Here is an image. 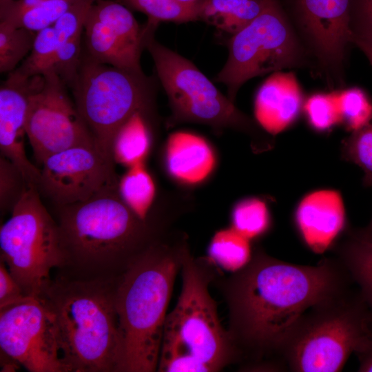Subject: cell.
<instances>
[{"mask_svg":"<svg viewBox=\"0 0 372 372\" xmlns=\"http://www.w3.org/2000/svg\"><path fill=\"white\" fill-rule=\"evenodd\" d=\"M30 186L20 169L10 160L1 155V213L12 211Z\"/></svg>","mask_w":372,"mask_h":372,"instance_id":"4dcf8cb0","label":"cell"},{"mask_svg":"<svg viewBox=\"0 0 372 372\" xmlns=\"http://www.w3.org/2000/svg\"><path fill=\"white\" fill-rule=\"evenodd\" d=\"M304 58L301 41L279 0H270L260 15L231 36L227 61L215 80L226 85L234 103L249 79L298 66Z\"/></svg>","mask_w":372,"mask_h":372,"instance_id":"30bf717a","label":"cell"},{"mask_svg":"<svg viewBox=\"0 0 372 372\" xmlns=\"http://www.w3.org/2000/svg\"><path fill=\"white\" fill-rule=\"evenodd\" d=\"M249 242L232 227L218 231L208 247L209 258L225 271L238 272L252 258Z\"/></svg>","mask_w":372,"mask_h":372,"instance_id":"7402d4cb","label":"cell"},{"mask_svg":"<svg viewBox=\"0 0 372 372\" xmlns=\"http://www.w3.org/2000/svg\"><path fill=\"white\" fill-rule=\"evenodd\" d=\"M87 56L92 59L136 73H143L141 56L146 30L120 2L96 0L83 27Z\"/></svg>","mask_w":372,"mask_h":372,"instance_id":"5bb4252c","label":"cell"},{"mask_svg":"<svg viewBox=\"0 0 372 372\" xmlns=\"http://www.w3.org/2000/svg\"><path fill=\"white\" fill-rule=\"evenodd\" d=\"M27 296L8 271L6 264L1 260L0 309L22 300Z\"/></svg>","mask_w":372,"mask_h":372,"instance_id":"d590c367","label":"cell"},{"mask_svg":"<svg viewBox=\"0 0 372 372\" xmlns=\"http://www.w3.org/2000/svg\"><path fill=\"white\" fill-rule=\"evenodd\" d=\"M77 1L79 0H44L37 7L26 12L10 25L37 32L52 25Z\"/></svg>","mask_w":372,"mask_h":372,"instance_id":"1f68e13d","label":"cell"},{"mask_svg":"<svg viewBox=\"0 0 372 372\" xmlns=\"http://www.w3.org/2000/svg\"><path fill=\"white\" fill-rule=\"evenodd\" d=\"M227 282L231 337L239 353L280 356L300 318L351 281L338 259L314 266L285 262L258 251Z\"/></svg>","mask_w":372,"mask_h":372,"instance_id":"6da1fadb","label":"cell"},{"mask_svg":"<svg viewBox=\"0 0 372 372\" xmlns=\"http://www.w3.org/2000/svg\"><path fill=\"white\" fill-rule=\"evenodd\" d=\"M116 281L52 280L39 298L52 321L65 372L118 371Z\"/></svg>","mask_w":372,"mask_h":372,"instance_id":"3957f363","label":"cell"},{"mask_svg":"<svg viewBox=\"0 0 372 372\" xmlns=\"http://www.w3.org/2000/svg\"><path fill=\"white\" fill-rule=\"evenodd\" d=\"M58 45L59 40L53 25L39 30L36 33L29 56L12 72L25 79L41 75L50 67Z\"/></svg>","mask_w":372,"mask_h":372,"instance_id":"4316f807","label":"cell"},{"mask_svg":"<svg viewBox=\"0 0 372 372\" xmlns=\"http://www.w3.org/2000/svg\"><path fill=\"white\" fill-rule=\"evenodd\" d=\"M350 25L352 34H372V0H351Z\"/></svg>","mask_w":372,"mask_h":372,"instance_id":"e575fe53","label":"cell"},{"mask_svg":"<svg viewBox=\"0 0 372 372\" xmlns=\"http://www.w3.org/2000/svg\"><path fill=\"white\" fill-rule=\"evenodd\" d=\"M41 86L29 98L25 130L40 165L50 156L77 146L98 147L54 72H44Z\"/></svg>","mask_w":372,"mask_h":372,"instance_id":"8fae6325","label":"cell"},{"mask_svg":"<svg viewBox=\"0 0 372 372\" xmlns=\"http://www.w3.org/2000/svg\"><path fill=\"white\" fill-rule=\"evenodd\" d=\"M70 85L74 104L96 145L113 159L112 143L120 128L138 112L151 113L152 80L144 73L101 63L87 56Z\"/></svg>","mask_w":372,"mask_h":372,"instance_id":"9c48e42d","label":"cell"},{"mask_svg":"<svg viewBox=\"0 0 372 372\" xmlns=\"http://www.w3.org/2000/svg\"><path fill=\"white\" fill-rule=\"evenodd\" d=\"M189 249L182 240H155L133 258L116 281L120 333L118 371L158 369L167 310Z\"/></svg>","mask_w":372,"mask_h":372,"instance_id":"7a4b0ae2","label":"cell"},{"mask_svg":"<svg viewBox=\"0 0 372 372\" xmlns=\"http://www.w3.org/2000/svg\"><path fill=\"white\" fill-rule=\"evenodd\" d=\"M303 39L330 83H341L351 43V0H289Z\"/></svg>","mask_w":372,"mask_h":372,"instance_id":"9a60e30c","label":"cell"},{"mask_svg":"<svg viewBox=\"0 0 372 372\" xmlns=\"http://www.w3.org/2000/svg\"><path fill=\"white\" fill-rule=\"evenodd\" d=\"M157 26L147 24L145 48L169 99L171 115L167 126L184 123L206 125L216 130L234 129L258 140L263 136L256 123L189 60L157 41Z\"/></svg>","mask_w":372,"mask_h":372,"instance_id":"52a82bcc","label":"cell"},{"mask_svg":"<svg viewBox=\"0 0 372 372\" xmlns=\"http://www.w3.org/2000/svg\"><path fill=\"white\" fill-rule=\"evenodd\" d=\"M58 208L70 261L90 266L128 263L156 240L148 219L141 218L123 202L118 185Z\"/></svg>","mask_w":372,"mask_h":372,"instance_id":"8992f818","label":"cell"},{"mask_svg":"<svg viewBox=\"0 0 372 372\" xmlns=\"http://www.w3.org/2000/svg\"><path fill=\"white\" fill-rule=\"evenodd\" d=\"M114 165L98 147H71L42 163L37 188L57 207L84 201L118 185Z\"/></svg>","mask_w":372,"mask_h":372,"instance_id":"4fadbf2b","label":"cell"},{"mask_svg":"<svg viewBox=\"0 0 372 372\" xmlns=\"http://www.w3.org/2000/svg\"><path fill=\"white\" fill-rule=\"evenodd\" d=\"M295 220L307 246L316 254L324 253L345 225V210L340 193L332 189L309 193L298 205Z\"/></svg>","mask_w":372,"mask_h":372,"instance_id":"e0dca14e","label":"cell"},{"mask_svg":"<svg viewBox=\"0 0 372 372\" xmlns=\"http://www.w3.org/2000/svg\"><path fill=\"white\" fill-rule=\"evenodd\" d=\"M302 105V90L295 74L278 71L271 73L256 92L255 118L262 130L276 135L293 123Z\"/></svg>","mask_w":372,"mask_h":372,"instance_id":"ac0fdd59","label":"cell"},{"mask_svg":"<svg viewBox=\"0 0 372 372\" xmlns=\"http://www.w3.org/2000/svg\"><path fill=\"white\" fill-rule=\"evenodd\" d=\"M341 123L354 132L366 124L372 116V103L358 87L336 92Z\"/></svg>","mask_w":372,"mask_h":372,"instance_id":"83f0119b","label":"cell"},{"mask_svg":"<svg viewBox=\"0 0 372 372\" xmlns=\"http://www.w3.org/2000/svg\"><path fill=\"white\" fill-rule=\"evenodd\" d=\"M303 108L309 124L318 131L341 123L336 92L314 94L307 99Z\"/></svg>","mask_w":372,"mask_h":372,"instance_id":"f546056e","label":"cell"},{"mask_svg":"<svg viewBox=\"0 0 372 372\" xmlns=\"http://www.w3.org/2000/svg\"><path fill=\"white\" fill-rule=\"evenodd\" d=\"M35 32L0 21V72H11L31 51Z\"/></svg>","mask_w":372,"mask_h":372,"instance_id":"d4e9b609","label":"cell"},{"mask_svg":"<svg viewBox=\"0 0 372 372\" xmlns=\"http://www.w3.org/2000/svg\"><path fill=\"white\" fill-rule=\"evenodd\" d=\"M143 112L133 114L117 132L112 147L115 163L132 167L142 163L152 143L147 115Z\"/></svg>","mask_w":372,"mask_h":372,"instance_id":"ffe728a7","label":"cell"},{"mask_svg":"<svg viewBox=\"0 0 372 372\" xmlns=\"http://www.w3.org/2000/svg\"><path fill=\"white\" fill-rule=\"evenodd\" d=\"M44 0H12L0 5V21L13 24L24 13L32 10Z\"/></svg>","mask_w":372,"mask_h":372,"instance_id":"8d00e7d4","label":"cell"},{"mask_svg":"<svg viewBox=\"0 0 372 372\" xmlns=\"http://www.w3.org/2000/svg\"><path fill=\"white\" fill-rule=\"evenodd\" d=\"M11 1H12V0H0V5L6 3L10 2Z\"/></svg>","mask_w":372,"mask_h":372,"instance_id":"b9f144b4","label":"cell"},{"mask_svg":"<svg viewBox=\"0 0 372 372\" xmlns=\"http://www.w3.org/2000/svg\"><path fill=\"white\" fill-rule=\"evenodd\" d=\"M337 258L372 312V241L351 232L338 249Z\"/></svg>","mask_w":372,"mask_h":372,"instance_id":"44dd1931","label":"cell"},{"mask_svg":"<svg viewBox=\"0 0 372 372\" xmlns=\"http://www.w3.org/2000/svg\"><path fill=\"white\" fill-rule=\"evenodd\" d=\"M353 232L362 238L372 241V219L368 226Z\"/></svg>","mask_w":372,"mask_h":372,"instance_id":"ab89813d","label":"cell"},{"mask_svg":"<svg viewBox=\"0 0 372 372\" xmlns=\"http://www.w3.org/2000/svg\"><path fill=\"white\" fill-rule=\"evenodd\" d=\"M95 1H77L52 25L59 43L82 35L87 15Z\"/></svg>","mask_w":372,"mask_h":372,"instance_id":"836d02e7","label":"cell"},{"mask_svg":"<svg viewBox=\"0 0 372 372\" xmlns=\"http://www.w3.org/2000/svg\"><path fill=\"white\" fill-rule=\"evenodd\" d=\"M351 43H354L364 53L372 65V34H353Z\"/></svg>","mask_w":372,"mask_h":372,"instance_id":"f35d334b","label":"cell"},{"mask_svg":"<svg viewBox=\"0 0 372 372\" xmlns=\"http://www.w3.org/2000/svg\"><path fill=\"white\" fill-rule=\"evenodd\" d=\"M349 286L320 300L300 318L280 357L295 372H337L372 337V312Z\"/></svg>","mask_w":372,"mask_h":372,"instance_id":"5b68a950","label":"cell"},{"mask_svg":"<svg viewBox=\"0 0 372 372\" xmlns=\"http://www.w3.org/2000/svg\"><path fill=\"white\" fill-rule=\"evenodd\" d=\"M141 164L130 167L118 179V192L137 216L147 220L154 198L155 187L151 176Z\"/></svg>","mask_w":372,"mask_h":372,"instance_id":"603a6c76","label":"cell"},{"mask_svg":"<svg viewBox=\"0 0 372 372\" xmlns=\"http://www.w3.org/2000/svg\"><path fill=\"white\" fill-rule=\"evenodd\" d=\"M1 353L31 372H65L49 312L39 297L0 309Z\"/></svg>","mask_w":372,"mask_h":372,"instance_id":"7c38bea8","label":"cell"},{"mask_svg":"<svg viewBox=\"0 0 372 372\" xmlns=\"http://www.w3.org/2000/svg\"><path fill=\"white\" fill-rule=\"evenodd\" d=\"M30 185L1 226V260L28 296L39 297L52 269L70 261L61 229Z\"/></svg>","mask_w":372,"mask_h":372,"instance_id":"ba28073f","label":"cell"},{"mask_svg":"<svg viewBox=\"0 0 372 372\" xmlns=\"http://www.w3.org/2000/svg\"><path fill=\"white\" fill-rule=\"evenodd\" d=\"M81 36L59 43L54 57L45 71L54 72L65 83L70 84L81 63Z\"/></svg>","mask_w":372,"mask_h":372,"instance_id":"d6a6232c","label":"cell"},{"mask_svg":"<svg viewBox=\"0 0 372 372\" xmlns=\"http://www.w3.org/2000/svg\"><path fill=\"white\" fill-rule=\"evenodd\" d=\"M128 8L141 12L147 21L187 23L198 21V8L183 5L176 0H118Z\"/></svg>","mask_w":372,"mask_h":372,"instance_id":"484cf974","label":"cell"},{"mask_svg":"<svg viewBox=\"0 0 372 372\" xmlns=\"http://www.w3.org/2000/svg\"><path fill=\"white\" fill-rule=\"evenodd\" d=\"M355 355L359 361L358 371L360 372H372V337Z\"/></svg>","mask_w":372,"mask_h":372,"instance_id":"74e56055","label":"cell"},{"mask_svg":"<svg viewBox=\"0 0 372 372\" xmlns=\"http://www.w3.org/2000/svg\"><path fill=\"white\" fill-rule=\"evenodd\" d=\"M181 270L182 289L165 318L157 370L218 371L239 351L219 320L216 302L209 291L211 274L189 251Z\"/></svg>","mask_w":372,"mask_h":372,"instance_id":"277c9868","label":"cell"},{"mask_svg":"<svg viewBox=\"0 0 372 372\" xmlns=\"http://www.w3.org/2000/svg\"><path fill=\"white\" fill-rule=\"evenodd\" d=\"M35 76L24 79L9 74L0 88L1 155L13 163L30 185L37 187L40 169L28 160L25 151V124L30 96L38 87Z\"/></svg>","mask_w":372,"mask_h":372,"instance_id":"2e32d148","label":"cell"},{"mask_svg":"<svg viewBox=\"0 0 372 372\" xmlns=\"http://www.w3.org/2000/svg\"><path fill=\"white\" fill-rule=\"evenodd\" d=\"M231 227L251 240L265 234L270 227V215L266 204L256 198L240 200L231 211Z\"/></svg>","mask_w":372,"mask_h":372,"instance_id":"cb8c5ba5","label":"cell"},{"mask_svg":"<svg viewBox=\"0 0 372 372\" xmlns=\"http://www.w3.org/2000/svg\"><path fill=\"white\" fill-rule=\"evenodd\" d=\"M270 0H204L198 20L231 36L245 28L266 8Z\"/></svg>","mask_w":372,"mask_h":372,"instance_id":"d6986e66","label":"cell"},{"mask_svg":"<svg viewBox=\"0 0 372 372\" xmlns=\"http://www.w3.org/2000/svg\"><path fill=\"white\" fill-rule=\"evenodd\" d=\"M343 156L358 165L364 172V183L372 186V116L369 122L343 143Z\"/></svg>","mask_w":372,"mask_h":372,"instance_id":"f1b7e54d","label":"cell"},{"mask_svg":"<svg viewBox=\"0 0 372 372\" xmlns=\"http://www.w3.org/2000/svg\"><path fill=\"white\" fill-rule=\"evenodd\" d=\"M176 1L185 6L198 8L199 5L204 0H176Z\"/></svg>","mask_w":372,"mask_h":372,"instance_id":"60d3db41","label":"cell"}]
</instances>
